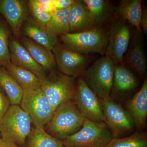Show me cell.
Here are the masks:
<instances>
[{
  "label": "cell",
  "mask_w": 147,
  "mask_h": 147,
  "mask_svg": "<svg viewBox=\"0 0 147 147\" xmlns=\"http://www.w3.org/2000/svg\"><path fill=\"white\" fill-rule=\"evenodd\" d=\"M85 119L74 100L66 102L54 112L50 120L44 127L53 137L63 141L82 128Z\"/></svg>",
  "instance_id": "6da1fadb"
},
{
  "label": "cell",
  "mask_w": 147,
  "mask_h": 147,
  "mask_svg": "<svg viewBox=\"0 0 147 147\" xmlns=\"http://www.w3.org/2000/svg\"><path fill=\"white\" fill-rule=\"evenodd\" d=\"M29 116L19 105H11L0 121L1 138L25 147L27 137L32 129Z\"/></svg>",
  "instance_id": "7a4b0ae2"
},
{
  "label": "cell",
  "mask_w": 147,
  "mask_h": 147,
  "mask_svg": "<svg viewBox=\"0 0 147 147\" xmlns=\"http://www.w3.org/2000/svg\"><path fill=\"white\" fill-rule=\"evenodd\" d=\"M115 64L108 56H103L83 72L80 77L100 99L110 96Z\"/></svg>",
  "instance_id": "3957f363"
},
{
  "label": "cell",
  "mask_w": 147,
  "mask_h": 147,
  "mask_svg": "<svg viewBox=\"0 0 147 147\" xmlns=\"http://www.w3.org/2000/svg\"><path fill=\"white\" fill-rule=\"evenodd\" d=\"M108 32L102 27L86 31L68 33L61 36L63 45L70 50L82 54H105Z\"/></svg>",
  "instance_id": "277c9868"
},
{
  "label": "cell",
  "mask_w": 147,
  "mask_h": 147,
  "mask_svg": "<svg viewBox=\"0 0 147 147\" xmlns=\"http://www.w3.org/2000/svg\"><path fill=\"white\" fill-rule=\"evenodd\" d=\"M76 85L74 78L53 71L42 80L40 89L55 111L66 102L74 100Z\"/></svg>",
  "instance_id": "5b68a950"
},
{
  "label": "cell",
  "mask_w": 147,
  "mask_h": 147,
  "mask_svg": "<svg viewBox=\"0 0 147 147\" xmlns=\"http://www.w3.org/2000/svg\"><path fill=\"white\" fill-rule=\"evenodd\" d=\"M113 138L105 123L85 119L81 129L63 141L64 147H105Z\"/></svg>",
  "instance_id": "8992f818"
},
{
  "label": "cell",
  "mask_w": 147,
  "mask_h": 147,
  "mask_svg": "<svg viewBox=\"0 0 147 147\" xmlns=\"http://www.w3.org/2000/svg\"><path fill=\"white\" fill-rule=\"evenodd\" d=\"M19 106L28 114L36 127H44L55 112L40 88L23 90Z\"/></svg>",
  "instance_id": "52a82bcc"
},
{
  "label": "cell",
  "mask_w": 147,
  "mask_h": 147,
  "mask_svg": "<svg viewBox=\"0 0 147 147\" xmlns=\"http://www.w3.org/2000/svg\"><path fill=\"white\" fill-rule=\"evenodd\" d=\"M100 100L105 118L104 123L113 138H119L120 136L133 131L136 125L127 110L110 96Z\"/></svg>",
  "instance_id": "ba28073f"
},
{
  "label": "cell",
  "mask_w": 147,
  "mask_h": 147,
  "mask_svg": "<svg viewBox=\"0 0 147 147\" xmlns=\"http://www.w3.org/2000/svg\"><path fill=\"white\" fill-rule=\"evenodd\" d=\"M131 38L130 30L126 21L118 16L114 17L108 32L105 55L112 60L115 65L123 64L124 56Z\"/></svg>",
  "instance_id": "9c48e42d"
},
{
  "label": "cell",
  "mask_w": 147,
  "mask_h": 147,
  "mask_svg": "<svg viewBox=\"0 0 147 147\" xmlns=\"http://www.w3.org/2000/svg\"><path fill=\"white\" fill-rule=\"evenodd\" d=\"M52 51L60 72L74 78L82 75L90 60L89 55L75 52L64 45L57 44Z\"/></svg>",
  "instance_id": "30bf717a"
},
{
  "label": "cell",
  "mask_w": 147,
  "mask_h": 147,
  "mask_svg": "<svg viewBox=\"0 0 147 147\" xmlns=\"http://www.w3.org/2000/svg\"><path fill=\"white\" fill-rule=\"evenodd\" d=\"M74 101L84 119L94 122L104 123L100 99L80 76L76 84Z\"/></svg>",
  "instance_id": "8fae6325"
},
{
  "label": "cell",
  "mask_w": 147,
  "mask_h": 147,
  "mask_svg": "<svg viewBox=\"0 0 147 147\" xmlns=\"http://www.w3.org/2000/svg\"><path fill=\"white\" fill-rule=\"evenodd\" d=\"M143 32L141 28L136 29L124 56L123 65L146 79L147 59L144 48Z\"/></svg>",
  "instance_id": "7c38bea8"
},
{
  "label": "cell",
  "mask_w": 147,
  "mask_h": 147,
  "mask_svg": "<svg viewBox=\"0 0 147 147\" xmlns=\"http://www.w3.org/2000/svg\"><path fill=\"white\" fill-rule=\"evenodd\" d=\"M28 2L22 0H1L0 13L9 24L14 37H19L24 22L28 16Z\"/></svg>",
  "instance_id": "4fadbf2b"
},
{
  "label": "cell",
  "mask_w": 147,
  "mask_h": 147,
  "mask_svg": "<svg viewBox=\"0 0 147 147\" xmlns=\"http://www.w3.org/2000/svg\"><path fill=\"white\" fill-rule=\"evenodd\" d=\"M9 47L11 63L31 71L42 80L45 79L46 71L34 60L28 50L17 38L13 36L10 37Z\"/></svg>",
  "instance_id": "5bb4252c"
},
{
  "label": "cell",
  "mask_w": 147,
  "mask_h": 147,
  "mask_svg": "<svg viewBox=\"0 0 147 147\" xmlns=\"http://www.w3.org/2000/svg\"><path fill=\"white\" fill-rule=\"evenodd\" d=\"M139 84V80L132 70L123 64L115 65L110 97H121L128 94L136 89Z\"/></svg>",
  "instance_id": "9a60e30c"
},
{
  "label": "cell",
  "mask_w": 147,
  "mask_h": 147,
  "mask_svg": "<svg viewBox=\"0 0 147 147\" xmlns=\"http://www.w3.org/2000/svg\"><path fill=\"white\" fill-rule=\"evenodd\" d=\"M21 32L24 36L53 51L57 44V36L49 31L47 28L37 24L28 16L24 22Z\"/></svg>",
  "instance_id": "2e32d148"
},
{
  "label": "cell",
  "mask_w": 147,
  "mask_h": 147,
  "mask_svg": "<svg viewBox=\"0 0 147 147\" xmlns=\"http://www.w3.org/2000/svg\"><path fill=\"white\" fill-rule=\"evenodd\" d=\"M69 33H76L97 28L84 0L75 1L69 17Z\"/></svg>",
  "instance_id": "e0dca14e"
},
{
  "label": "cell",
  "mask_w": 147,
  "mask_h": 147,
  "mask_svg": "<svg viewBox=\"0 0 147 147\" xmlns=\"http://www.w3.org/2000/svg\"><path fill=\"white\" fill-rule=\"evenodd\" d=\"M127 112L134 121L136 127L142 129L146 123L147 80L145 79L139 91L126 104Z\"/></svg>",
  "instance_id": "ac0fdd59"
},
{
  "label": "cell",
  "mask_w": 147,
  "mask_h": 147,
  "mask_svg": "<svg viewBox=\"0 0 147 147\" xmlns=\"http://www.w3.org/2000/svg\"><path fill=\"white\" fill-rule=\"evenodd\" d=\"M21 43L28 50L34 60L45 71H53L56 63L52 51L26 36L21 38Z\"/></svg>",
  "instance_id": "d6986e66"
},
{
  "label": "cell",
  "mask_w": 147,
  "mask_h": 147,
  "mask_svg": "<svg viewBox=\"0 0 147 147\" xmlns=\"http://www.w3.org/2000/svg\"><path fill=\"white\" fill-rule=\"evenodd\" d=\"M142 3V0H122L115 9L116 16L128 21L136 29L141 28Z\"/></svg>",
  "instance_id": "ffe728a7"
},
{
  "label": "cell",
  "mask_w": 147,
  "mask_h": 147,
  "mask_svg": "<svg viewBox=\"0 0 147 147\" xmlns=\"http://www.w3.org/2000/svg\"><path fill=\"white\" fill-rule=\"evenodd\" d=\"M4 68L23 90L40 88L42 80L31 71L16 66L11 62Z\"/></svg>",
  "instance_id": "44dd1931"
},
{
  "label": "cell",
  "mask_w": 147,
  "mask_h": 147,
  "mask_svg": "<svg viewBox=\"0 0 147 147\" xmlns=\"http://www.w3.org/2000/svg\"><path fill=\"white\" fill-rule=\"evenodd\" d=\"M86 5L95 24L97 27H102L112 19L113 7L106 0H84Z\"/></svg>",
  "instance_id": "7402d4cb"
},
{
  "label": "cell",
  "mask_w": 147,
  "mask_h": 147,
  "mask_svg": "<svg viewBox=\"0 0 147 147\" xmlns=\"http://www.w3.org/2000/svg\"><path fill=\"white\" fill-rule=\"evenodd\" d=\"M25 147H64L63 141L47 133L44 127H32Z\"/></svg>",
  "instance_id": "603a6c76"
},
{
  "label": "cell",
  "mask_w": 147,
  "mask_h": 147,
  "mask_svg": "<svg viewBox=\"0 0 147 147\" xmlns=\"http://www.w3.org/2000/svg\"><path fill=\"white\" fill-rule=\"evenodd\" d=\"M0 87L10 101L11 105H20L23 90L4 67L0 66Z\"/></svg>",
  "instance_id": "cb8c5ba5"
},
{
  "label": "cell",
  "mask_w": 147,
  "mask_h": 147,
  "mask_svg": "<svg viewBox=\"0 0 147 147\" xmlns=\"http://www.w3.org/2000/svg\"><path fill=\"white\" fill-rule=\"evenodd\" d=\"M71 7L55 12L46 27L49 31L57 36L69 33V17Z\"/></svg>",
  "instance_id": "d4e9b609"
},
{
  "label": "cell",
  "mask_w": 147,
  "mask_h": 147,
  "mask_svg": "<svg viewBox=\"0 0 147 147\" xmlns=\"http://www.w3.org/2000/svg\"><path fill=\"white\" fill-rule=\"evenodd\" d=\"M105 147H147L146 134L137 132L128 137L113 138Z\"/></svg>",
  "instance_id": "484cf974"
},
{
  "label": "cell",
  "mask_w": 147,
  "mask_h": 147,
  "mask_svg": "<svg viewBox=\"0 0 147 147\" xmlns=\"http://www.w3.org/2000/svg\"><path fill=\"white\" fill-rule=\"evenodd\" d=\"M10 31L7 24L0 19V66L5 67L11 63L9 42Z\"/></svg>",
  "instance_id": "4316f807"
},
{
  "label": "cell",
  "mask_w": 147,
  "mask_h": 147,
  "mask_svg": "<svg viewBox=\"0 0 147 147\" xmlns=\"http://www.w3.org/2000/svg\"><path fill=\"white\" fill-rule=\"evenodd\" d=\"M28 2L32 18L37 24L46 28L53 16L45 12L38 5L36 0H30Z\"/></svg>",
  "instance_id": "83f0119b"
},
{
  "label": "cell",
  "mask_w": 147,
  "mask_h": 147,
  "mask_svg": "<svg viewBox=\"0 0 147 147\" xmlns=\"http://www.w3.org/2000/svg\"><path fill=\"white\" fill-rule=\"evenodd\" d=\"M10 105V101L8 97L0 87V121L7 112Z\"/></svg>",
  "instance_id": "f1b7e54d"
},
{
  "label": "cell",
  "mask_w": 147,
  "mask_h": 147,
  "mask_svg": "<svg viewBox=\"0 0 147 147\" xmlns=\"http://www.w3.org/2000/svg\"><path fill=\"white\" fill-rule=\"evenodd\" d=\"M38 5L46 13L53 16L56 11L53 0H36Z\"/></svg>",
  "instance_id": "f546056e"
},
{
  "label": "cell",
  "mask_w": 147,
  "mask_h": 147,
  "mask_svg": "<svg viewBox=\"0 0 147 147\" xmlns=\"http://www.w3.org/2000/svg\"><path fill=\"white\" fill-rule=\"evenodd\" d=\"M56 11L65 10L71 7L75 2L74 0H53Z\"/></svg>",
  "instance_id": "4dcf8cb0"
},
{
  "label": "cell",
  "mask_w": 147,
  "mask_h": 147,
  "mask_svg": "<svg viewBox=\"0 0 147 147\" xmlns=\"http://www.w3.org/2000/svg\"><path fill=\"white\" fill-rule=\"evenodd\" d=\"M140 28L143 33L147 35V11L146 9H142L140 18Z\"/></svg>",
  "instance_id": "1f68e13d"
},
{
  "label": "cell",
  "mask_w": 147,
  "mask_h": 147,
  "mask_svg": "<svg viewBox=\"0 0 147 147\" xmlns=\"http://www.w3.org/2000/svg\"><path fill=\"white\" fill-rule=\"evenodd\" d=\"M0 147H21L13 142H7L0 139Z\"/></svg>",
  "instance_id": "d6a6232c"
},
{
  "label": "cell",
  "mask_w": 147,
  "mask_h": 147,
  "mask_svg": "<svg viewBox=\"0 0 147 147\" xmlns=\"http://www.w3.org/2000/svg\"><path fill=\"white\" fill-rule=\"evenodd\" d=\"M1 138V135H0V139Z\"/></svg>",
  "instance_id": "836d02e7"
}]
</instances>
